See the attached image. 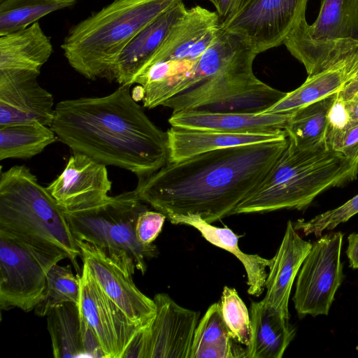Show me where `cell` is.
I'll use <instances>...</instances> for the list:
<instances>
[{
	"instance_id": "31",
	"label": "cell",
	"mask_w": 358,
	"mask_h": 358,
	"mask_svg": "<svg viewBox=\"0 0 358 358\" xmlns=\"http://www.w3.org/2000/svg\"><path fill=\"white\" fill-rule=\"evenodd\" d=\"M80 275L73 274L71 265L55 264L47 274V284L42 300L34 308L39 317L46 316L55 307L68 302L78 304Z\"/></svg>"
},
{
	"instance_id": "13",
	"label": "cell",
	"mask_w": 358,
	"mask_h": 358,
	"mask_svg": "<svg viewBox=\"0 0 358 358\" xmlns=\"http://www.w3.org/2000/svg\"><path fill=\"white\" fill-rule=\"evenodd\" d=\"M308 0H250L220 27L241 38L258 55L283 44L306 19Z\"/></svg>"
},
{
	"instance_id": "19",
	"label": "cell",
	"mask_w": 358,
	"mask_h": 358,
	"mask_svg": "<svg viewBox=\"0 0 358 358\" xmlns=\"http://www.w3.org/2000/svg\"><path fill=\"white\" fill-rule=\"evenodd\" d=\"M293 112L241 113L189 110L172 113L169 123L171 127L226 133H275L285 130Z\"/></svg>"
},
{
	"instance_id": "10",
	"label": "cell",
	"mask_w": 358,
	"mask_h": 358,
	"mask_svg": "<svg viewBox=\"0 0 358 358\" xmlns=\"http://www.w3.org/2000/svg\"><path fill=\"white\" fill-rule=\"evenodd\" d=\"M62 252L34 246L0 233V308L30 312L42 300L50 269Z\"/></svg>"
},
{
	"instance_id": "14",
	"label": "cell",
	"mask_w": 358,
	"mask_h": 358,
	"mask_svg": "<svg viewBox=\"0 0 358 358\" xmlns=\"http://www.w3.org/2000/svg\"><path fill=\"white\" fill-rule=\"evenodd\" d=\"M76 241L83 264L87 266L105 295L133 324L148 325L155 315L156 305L136 286L132 279L135 271L99 247Z\"/></svg>"
},
{
	"instance_id": "17",
	"label": "cell",
	"mask_w": 358,
	"mask_h": 358,
	"mask_svg": "<svg viewBox=\"0 0 358 358\" xmlns=\"http://www.w3.org/2000/svg\"><path fill=\"white\" fill-rule=\"evenodd\" d=\"M111 187L105 164L73 153L62 172L46 187L63 210L75 211L105 201Z\"/></svg>"
},
{
	"instance_id": "27",
	"label": "cell",
	"mask_w": 358,
	"mask_h": 358,
	"mask_svg": "<svg viewBox=\"0 0 358 358\" xmlns=\"http://www.w3.org/2000/svg\"><path fill=\"white\" fill-rule=\"evenodd\" d=\"M46 317L53 357H87L78 304L68 302L59 305Z\"/></svg>"
},
{
	"instance_id": "33",
	"label": "cell",
	"mask_w": 358,
	"mask_h": 358,
	"mask_svg": "<svg viewBox=\"0 0 358 358\" xmlns=\"http://www.w3.org/2000/svg\"><path fill=\"white\" fill-rule=\"evenodd\" d=\"M357 213L358 194L341 206L322 213L308 221L299 219L293 222V226L296 231L303 232L305 236L313 234L316 237H320L324 231L334 229Z\"/></svg>"
},
{
	"instance_id": "8",
	"label": "cell",
	"mask_w": 358,
	"mask_h": 358,
	"mask_svg": "<svg viewBox=\"0 0 358 358\" xmlns=\"http://www.w3.org/2000/svg\"><path fill=\"white\" fill-rule=\"evenodd\" d=\"M283 44L308 76L358 50V0H322L312 24L303 20Z\"/></svg>"
},
{
	"instance_id": "20",
	"label": "cell",
	"mask_w": 358,
	"mask_h": 358,
	"mask_svg": "<svg viewBox=\"0 0 358 358\" xmlns=\"http://www.w3.org/2000/svg\"><path fill=\"white\" fill-rule=\"evenodd\" d=\"M187 10L182 0H179L139 31L118 57L109 81L132 85L135 75L155 53Z\"/></svg>"
},
{
	"instance_id": "25",
	"label": "cell",
	"mask_w": 358,
	"mask_h": 358,
	"mask_svg": "<svg viewBox=\"0 0 358 358\" xmlns=\"http://www.w3.org/2000/svg\"><path fill=\"white\" fill-rule=\"evenodd\" d=\"M52 52L51 41L36 22L25 29L0 36V70L40 71Z\"/></svg>"
},
{
	"instance_id": "7",
	"label": "cell",
	"mask_w": 358,
	"mask_h": 358,
	"mask_svg": "<svg viewBox=\"0 0 358 358\" xmlns=\"http://www.w3.org/2000/svg\"><path fill=\"white\" fill-rule=\"evenodd\" d=\"M145 204L133 189L96 206L64 213L76 241L99 247L143 275L146 260L158 253L155 245L142 244L136 237L135 224L139 214L148 209Z\"/></svg>"
},
{
	"instance_id": "9",
	"label": "cell",
	"mask_w": 358,
	"mask_h": 358,
	"mask_svg": "<svg viewBox=\"0 0 358 358\" xmlns=\"http://www.w3.org/2000/svg\"><path fill=\"white\" fill-rule=\"evenodd\" d=\"M219 30L217 12L199 6L187 9L142 67L152 92L189 69L214 42Z\"/></svg>"
},
{
	"instance_id": "26",
	"label": "cell",
	"mask_w": 358,
	"mask_h": 358,
	"mask_svg": "<svg viewBox=\"0 0 358 358\" xmlns=\"http://www.w3.org/2000/svg\"><path fill=\"white\" fill-rule=\"evenodd\" d=\"M190 358H247V350L236 341L222 315L220 303L209 306L194 331Z\"/></svg>"
},
{
	"instance_id": "23",
	"label": "cell",
	"mask_w": 358,
	"mask_h": 358,
	"mask_svg": "<svg viewBox=\"0 0 358 358\" xmlns=\"http://www.w3.org/2000/svg\"><path fill=\"white\" fill-rule=\"evenodd\" d=\"M166 218L174 224H186L195 228L211 244L234 255L243 264L247 275L248 293L259 296L268 275L266 268L271 259L258 255L246 254L238 246V236L228 227H219L206 222L197 215H169Z\"/></svg>"
},
{
	"instance_id": "5",
	"label": "cell",
	"mask_w": 358,
	"mask_h": 358,
	"mask_svg": "<svg viewBox=\"0 0 358 358\" xmlns=\"http://www.w3.org/2000/svg\"><path fill=\"white\" fill-rule=\"evenodd\" d=\"M179 0H114L74 25L61 48L70 66L90 80H110L125 47Z\"/></svg>"
},
{
	"instance_id": "30",
	"label": "cell",
	"mask_w": 358,
	"mask_h": 358,
	"mask_svg": "<svg viewBox=\"0 0 358 358\" xmlns=\"http://www.w3.org/2000/svg\"><path fill=\"white\" fill-rule=\"evenodd\" d=\"M76 0H1L0 36L28 27L43 17L73 6Z\"/></svg>"
},
{
	"instance_id": "15",
	"label": "cell",
	"mask_w": 358,
	"mask_h": 358,
	"mask_svg": "<svg viewBox=\"0 0 358 358\" xmlns=\"http://www.w3.org/2000/svg\"><path fill=\"white\" fill-rule=\"evenodd\" d=\"M78 307L104 358H122L134 338L144 327L133 324L105 295L85 264L80 275Z\"/></svg>"
},
{
	"instance_id": "11",
	"label": "cell",
	"mask_w": 358,
	"mask_h": 358,
	"mask_svg": "<svg viewBox=\"0 0 358 358\" xmlns=\"http://www.w3.org/2000/svg\"><path fill=\"white\" fill-rule=\"evenodd\" d=\"M343 234L331 231L312 243L296 278L292 301L300 318L327 315L343 280Z\"/></svg>"
},
{
	"instance_id": "32",
	"label": "cell",
	"mask_w": 358,
	"mask_h": 358,
	"mask_svg": "<svg viewBox=\"0 0 358 358\" xmlns=\"http://www.w3.org/2000/svg\"><path fill=\"white\" fill-rule=\"evenodd\" d=\"M222 317L233 337L248 347L252 337L250 315L248 308L234 288L224 287L220 299Z\"/></svg>"
},
{
	"instance_id": "36",
	"label": "cell",
	"mask_w": 358,
	"mask_h": 358,
	"mask_svg": "<svg viewBox=\"0 0 358 358\" xmlns=\"http://www.w3.org/2000/svg\"><path fill=\"white\" fill-rule=\"evenodd\" d=\"M215 7L220 24H224L238 13L250 0H209Z\"/></svg>"
},
{
	"instance_id": "12",
	"label": "cell",
	"mask_w": 358,
	"mask_h": 358,
	"mask_svg": "<svg viewBox=\"0 0 358 358\" xmlns=\"http://www.w3.org/2000/svg\"><path fill=\"white\" fill-rule=\"evenodd\" d=\"M156 312L134 338L122 358H190L199 313L183 308L167 294L153 299Z\"/></svg>"
},
{
	"instance_id": "34",
	"label": "cell",
	"mask_w": 358,
	"mask_h": 358,
	"mask_svg": "<svg viewBox=\"0 0 358 358\" xmlns=\"http://www.w3.org/2000/svg\"><path fill=\"white\" fill-rule=\"evenodd\" d=\"M325 143L358 163V120H350L344 129L325 140Z\"/></svg>"
},
{
	"instance_id": "38",
	"label": "cell",
	"mask_w": 358,
	"mask_h": 358,
	"mask_svg": "<svg viewBox=\"0 0 358 358\" xmlns=\"http://www.w3.org/2000/svg\"><path fill=\"white\" fill-rule=\"evenodd\" d=\"M348 245L346 255L349 259L350 267L358 268V232L352 233L348 237Z\"/></svg>"
},
{
	"instance_id": "24",
	"label": "cell",
	"mask_w": 358,
	"mask_h": 358,
	"mask_svg": "<svg viewBox=\"0 0 358 358\" xmlns=\"http://www.w3.org/2000/svg\"><path fill=\"white\" fill-rule=\"evenodd\" d=\"M252 337L247 358H281L296 335L295 327L262 300L250 308Z\"/></svg>"
},
{
	"instance_id": "22",
	"label": "cell",
	"mask_w": 358,
	"mask_h": 358,
	"mask_svg": "<svg viewBox=\"0 0 358 358\" xmlns=\"http://www.w3.org/2000/svg\"><path fill=\"white\" fill-rule=\"evenodd\" d=\"M358 74V50L329 68L308 76L305 82L262 113L293 112L344 89Z\"/></svg>"
},
{
	"instance_id": "28",
	"label": "cell",
	"mask_w": 358,
	"mask_h": 358,
	"mask_svg": "<svg viewBox=\"0 0 358 358\" xmlns=\"http://www.w3.org/2000/svg\"><path fill=\"white\" fill-rule=\"evenodd\" d=\"M57 140L50 127L39 122L0 125V160L30 159Z\"/></svg>"
},
{
	"instance_id": "21",
	"label": "cell",
	"mask_w": 358,
	"mask_h": 358,
	"mask_svg": "<svg viewBox=\"0 0 358 358\" xmlns=\"http://www.w3.org/2000/svg\"><path fill=\"white\" fill-rule=\"evenodd\" d=\"M169 162L174 163L219 149L273 141L287 137L285 130L275 133L234 134L171 127L166 131Z\"/></svg>"
},
{
	"instance_id": "1",
	"label": "cell",
	"mask_w": 358,
	"mask_h": 358,
	"mask_svg": "<svg viewBox=\"0 0 358 358\" xmlns=\"http://www.w3.org/2000/svg\"><path fill=\"white\" fill-rule=\"evenodd\" d=\"M288 143L231 147L167 162L138 179L140 200L166 215H197L212 224L234 210L262 181Z\"/></svg>"
},
{
	"instance_id": "35",
	"label": "cell",
	"mask_w": 358,
	"mask_h": 358,
	"mask_svg": "<svg viewBox=\"0 0 358 358\" xmlns=\"http://www.w3.org/2000/svg\"><path fill=\"white\" fill-rule=\"evenodd\" d=\"M166 217L159 211L145 210L137 217L135 234L137 240L144 245L152 244L162 231Z\"/></svg>"
},
{
	"instance_id": "18",
	"label": "cell",
	"mask_w": 358,
	"mask_h": 358,
	"mask_svg": "<svg viewBox=\"0 0 358 358\" xmlns=\"http://www.w3.org/2000/svg\"><path fill=\"white\" fill-rule=\"evenodd\" d=\"M311 247L312 243L304 241L289 220L281 243L271 258L265 282L266 293L262 299L285 319L290 317L288 306L294 281Z\"/></svg>"
},
{
	"instance_id": "3",
	"label": "cell",
	"mask_w": 358,
	"mask_h": 358,
	"mask_svg": "<svg viewBox=\"0 0 358 358\" xmlns=\"http://www.w3.org/2000/svg\"><path fill=\"white\" fill-rule=\"evenodd\" d=\"M257 55L241 38L220 26L215 40L197 62L162 89V106L173 113H262L287 92L255 76L252 63Z\"/></svg>"
},
{
	"instance_id": "4",
	"label": "cell",
	"mask_w": 358,
	"mask_h": 358,
	"mask_svg": "<svg viewBox=\"0 0 358 358\" xmlns=\"http://www.w3.org/2000/svg\"><path fill=\"white\" fill-rule=\"evenodd\" d=\"M357 174L358 163L325 143L304 148L288 138L286 148L273 167L233 215L303 210L322 192L346 185Z\"/></svg>"
},
{
	"instance_id": "2",
	"label": "cell",
	"mask_w": 358,
	"mask_h": 358,
	"mask_svg": "<svg viewBox=\"0 0 358 358\" xmlns=\"http://www.w3.org/2000/svg\"><path fill=\"white\" fill-rule=\"evenodd\" d=\"M130 85L98 97L58 102L50 128L73 153L146 178L169 162L166 131L133 99Z\"/></svg>"
},
{
	"instance_id": "37",
	"label": "cell",
	"mask_w": 358,
	"mask_h": 358,
	"mask_svg": "<svg viewBox=\"0 0 358 358\" xmlns=\"http://www.w3.org/2000/svg\"><path fill=\"white\" fill-rule=\"evenodd\" d=\"M340 93L352 120H358V77L348 83Z\"/></svg>"
},
{
	"instance_id": "16",
	"label": "cell",
	"mask_w": 358,
	"mask_h": 358,
	"mask_svg": "<svg viewBox=\"0 0 358 358\" xmlns=\"http://www.w3.org/2000/svg\"><path fill=\"white\" fill-rule=\"evenodd\" d=\"M39 74L31 70H0V125L39 122L51 126L54 99L38 83Z\"/></svg>"
},
{
	"instance_id": "6",
	"label": "cell",
	"mask_w": 358,
	"mask_h": 358,
	"mask_svg": "<svg viewBox=\"0 0 358 358\" xmlns=\"http://www.w3.org/2000/svg\"><path fill=\"white\" fill-rule=\"evenodd\" d=\"M0 233L19 241L66 253L77 270L80 250L63 209L24 165L0 175Z\"/></svg>"
},
{
	"instance_id": "29",
	"label": "cell",
	"mask_w": 358,
	"mask_h": 358,
	"mask_svg": "<svg viewBox=\"0 0 358 358\" xmlns=\"http://www.w3.org/2000/svg\"><path fill=\"white\" fill-rule=\"evenodd\" d=\"M336 93L294 110L285 130L299 147L308 148L324 143L329 110Z\"/></svg>"
}]
</instances>
